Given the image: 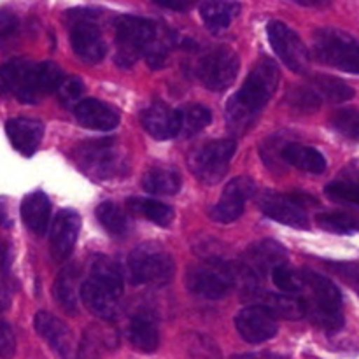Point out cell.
<instances>
[{
    "instance_id": "obj_1",
    "label": "cell",
    "mask_w": 359,
    "mask_h": 359,
    "mask_svg": "<svg viewBox=\"0 0 359 359\" xmlns=\"http://www.w3.org/2000/svg\"><path fill=\"white\" fill-rule=\"evenodd\" d=\"M279 77V67L272 58L265 56L252 67L245 83L226 104V121L230 130L244 133L256 121L259 112L276 93Z\"/></svg>"
},
{
    "instance_id": "obj_2",
    "label": "cell",
    "mask_w": 359,
    "mask_h": 359,
    "mask_svg": "<svg viewBox=\"0 0 359 359\" xmlns=\"http://www.w3.org/2000/svg\"><path fill=\"white\" fill-rule=\"evenodd\" d=\"M63 79L56 63L16 58L0 67V95H11L23 104H37L46 93L58 90Z\"/></svg>"
},
{
    "instance_id": "obj_3",
    "label": "cell",
    "mask_w": 359,
    "mask_h": 359,
    "mask_svg": "<svg viewBox=\"0 0 359 359\" xmlns=\"http://www.w3.org/2000/svg\"><path fill=\"white\" fill-rule=\"evenodd\" d=\"M116 65L130 69L135 65L156 39V25L147 18L121 16L116 20Z\"/></svg>"
},
{
    "instance_id": "obj_4",
    "label": "cell",
    "mask_w": 359,
    "mask_h": 359,
    "mask_svg": "<svg viewBox=\"0 0 359 359\" xmlns=\"http://www.w3.org/2000/svg\"><path fill=\"white\" fill-rule=\"evenodd\" d=\"M128 272L133 284L165 286L175 276V262L161 245L144 242L128 256Z\"/></svg>"
},
{
    "instance_id": "obj_5",
    "label": "cell",
    "mask_w": 359,
    "mask_h": 359,
    "mask_svg": "<svg viewBox=\"0 0 359 359\" xmlns=\"http://www.w3.org/2000/svg\"><path fill=\"white\" fill-rule=\"evenodd\" d=\"M314 56L321 63L349 74L359 72L358 41L340 28H319L314 34Z\"/></svg>"
},
{
    "instance_id": "obj_6",
    "label": "cell",
    "mask_w": 359,
    "mask_h": 359,
    "mask_svg": "<svg viewBox=\"0 0 359 359\" xmlns=\"http://www.w3.org/2000/svg\"><path fill=\"white\" fill-rule=\"evenodd\" d=\"M77 158H79V165L84 174L97 181L119 177L126 170L125 154L112 139L83 144L79 147Z\"/></svg>"
},
{
    "instance_id": "obj_7",
    "label": "cell",
    "mask_w": 359,
    "mask_h": 359,
    "mask_svg": "<svg viewBox=\"0 0 359 359\" xmlns=\"http://www.w3.org/2000/svg\"><path fill=\"white\" fill-rule=\"evenodd\" d=\"M235 284V270L219 259H209L205 263L191 266L186 273V286L196 297L207 300H219L226 297Z\"/></svg>"
},
{
    "instance_id": "obj_8",
    "label": "cell",
    "mask_w": 359,
    "mask_h": 359,
    "mask_svg": "<svg viewBox=\"0 0 359 359\" xmlns=\"http://www.w3.org/2000/svg\"><path fill=\"white\" fill-rule=\"evenodd\" d=\"M235 151L237 142L233 139L210 140L189 154V168L200 182L216 184L226 175Z\"/></svg>"
},
{
    "instance_id": "obj_9",
    "label": "cell",
    "mask_w": 359,
    "mask_h": 359,
    "mask_svg": "<svg viewBox=\"0 0 359 359\" xmlns=\"http://www.w3.org/2000/svg\"><path fill=\"white\" fill-rule=\"evenodd\" d=\"M70 44L74 53L86 63H98L107 53L102 32L95 21V11L79 9L69 14Z\"/></svg>"
},
{
    "instance_id": "obj_10",
    "label": "cell",
    "mask_w": 359,
    "mask_h": 359,
    "mask_svg": "<svg viewBox=\"0 0 359 359\" xmlns=\"http://www.w3.org/2000/svg\"><path fill=\"white\" fill-rule=\"evenodd\" d=\"M241 69V60L233 49L226 46L212 48L200 58L196 76L203 86L212 91H223L230 86Z\"/></svg>"
},
{
    "instance_id": "obj_11",
    "label": "cell",
    "mask_w": 359,
    "mask_h": 359,
    "mask_svg": "<svg viewBox=\"0 0 359 359\" xmlns=\"http://www.w3.org/2000/svg\"><path fill=\"white\" fill-rule=\"evenodd\" d=\"M266 34L273 51L287 69L293 70L294 74L307 72L311 67V55L297 32L291 30L283 21H270Z\"/></svg>"
},
{
    "instance_id": "obj_12",
    "label": "cell",
    "mask_w": 359,
    "mask_h": 359,
    "mask_svg": "<svg viewBox=\"0 0 359 359\" xmlns=\"http://www.w3.org/2000/svg\"><path fill=\"white\" fill-rule=\"evenodd\" d=\"M284 263H287L286 248L280 245L279 242L266 238V241H259L245 249L241 266L245 276L258 280Z\"/></svg>"
},
{
    "instance_id": "obj_13",
    "label": "cell",
    "mask_w": 359,
    "mask_h": 359,
    "mask_svg": "<svg viewBox=\"0 0 359 359\" xmlns=\"http://www.w3.org/2000/svg\"><path fill=\"white\" fill-rule=\"evenodd\" d=\"M256 193V184L252 179L244 177H235L233 181L228 182L223 189V196L219 202L212 207L210 210V217L216 223H233L238 217L244 214L245 202L251 198Z\"/></svg>"
},
{
    "instance_id": "obj_14",
    "label": "cell",
    "mask_w": 359,
    "mask_h": 359,
    "mask_svg": "<svg viewBox=\"0 0 359 359\" xmlns=\"http://www.w3.org/2000/svg\"><path fill=\"white\" fill-rule=\"evenodd\" d=\"M235 326L238 335L249 344H263L272 340L279 332L277 318L262 305H249L242 309L235 319Z\"/></svg>"
},
{
    "instance_id": "obj_15",
    "label": "cell",
    "mask_w": 359,
    "mask_h": 359,
    "mask_svg": "<svg viewBox=\"0 0 359 359\" xmlns=\"http://www.w3.org/2000/svg\"><path fill=\"white\" fill-rule=\"evenodd\" d=\"M259 209L270 219L297 230H309V217L294 196L265 191L259 196Z\"/></svg>"
},
{
    "instance_id": "obj_16",
    "label": "cell",
    "mask_w": 359,
    "mask_h": 359,
    "mask_svg": "<svg viewBox=\"0 0 359 359\" xmlns=\"http://www.w3.org/2000/svg\"><path fill=\"white\" fill-rule=\"evenodd\" d=\"M302 280L304 290H309V297H304V309H318V311H342V293L339 287L326 279L325 276L312 272V270H302Z\"/></svg>"
},
{
    "instance_id": "obj_17",
    "label": "cell",
    "mask_w": 359,
    "mask_h": 359,
    "mask_svg": "<svg viewBox=\"0 0 359 359\" xmlns=\"http://www.w3.org/2000/svg\"><path fill=\"white\" fill-rule=\"evenodd\" d=\"M34 326L39 335L49 344L53 351L62 359H77L76 342L72 332L63 321L49 312H37L34 318Z\"/></svg>"
},
{
    "instance_id": "obj_18",
    "label": "cell",
    "mask_w": 359,
    "mask_h": 359,
    "mask_svg": "<svg viewBox=\"0 0 359 359\" xmlns=\"http://www.w3.org/2000/svg\"><path fill=\"white\" fill-rule=\"evenodd\" d=\"M81 230V216L72 209H63L56 214L51 223V237H49V249L53 258L62 262L69 258L76 245Z\"/></svg>"
},
{
    "instance_id": "obj_19",
    "label": "cell",
    "mask_w": 359,
    "mask_h": 359,
    "mask_svg": "<svg viewBox=\"0 0 359 359\" xmlns=\"http://www.w3.org/2000/svg\"><path fill=\"white\" fill-rule=\"evenodd\" d=\"M144 128L158 140H168L179 133V111L168 107L163 102H153L140 114Z\"/></svg>"
},
{
    "instance_id": "obj_20",
    "label": "cell",
    "mask_w": 359,
    "mask_h": 359,
    "mask_svg": "<svg viewBox=\"0 0 359 359\" xmlns=\"http://www.w3.org/2000/svg\"><path fill=\"white\" fill-rule=\"evenodd\" d=\"M74 114L81 125L98 132H109L119 125V114L116 109L97 98H83L77 102Z\"/></svg>"
},
{
    "instance_id": "obj_21",
    "label": "cell",
    "mask_w": 359,
    "mask_h": 359,
    "mask_svg": "<svg viewBox=\"0 0 359 359\" xmlns=\"http://www.w3.org/2000/svg\"><path fill=\"white\" fill-rule=\"evenodd\" d=\"M6 133L18 153L32 156L41 146L44 125L32 118H13L6 123Z\"/></svg>"
},
{
    "instance_id": "obj_22",
    "label": "cell",
    "mask_w": 359,
    "mask_h": 359,
    "mask_svg": "<svg viewBox=\"0 0 359 359\" xmlns=\"http://www.w3.org/2000/svg\"><path fill=\"white\" fill-rule=\"evenodd\" d=\"M21 217L28 230L37 237H44L51 219V202L42 191L27 195L21 202Z\"/></svg>"
},
{
    "instance_id": "obj_23",
    "label": "cell",
    "mask_w": 359,
    "mask_h": 359,
    "mask_svg": "<svg viewBox=\"0 0 359 359\" xmlns=\"http://www.w3.org/2000/svg\"><path fill=\"white\" fill-rule=\"evenodd\" d=\"M79 297L88 311L93 312L98 318L105 319V321H111V319H114L118 316L119 298L112 297L107 290L100 287L91 279H86L81 284Z\"/></svg>"
},
{
    "instance_id": "obj_24",
    "label": "cell",
    "mask_w": 359,
    "mask_h": 359,
    "mask_svg": "<svg viewBox=\"0 0 359 359\" xmlns=\"http://www.w3.org/2000/svg\"><path fill=\"white\" fill-rule=\"evenodd\" d=\"M241 9L238 0H205L200 7V14L205 27L214 34H219L237 20Z\"/></svg>"
},
{
    "instance_id": "obj_25",
    "label": "cell",
    "mask_w": 359,
    "mask_h": 359,
    "mask_svg": "<svg viewBox=\"0 0 359 359\" xmlns=\"http://www.w3.org/2000/svg\"><path fill=\"white\" fill-rule=\"evenodd\" d=\"M130 344L140 353L151 354L160 347V330H158L156 321L147 314L133 316L128 325Z\"/></svg>"
},
{
    "instance_id": "obj_26",
    "label": "cell",
    "mask_w": 359,
    "mask_h": 359,
    "mask_svg": "<svg viewBox=\"0 0 359 359\" xmlns=\"http://www.w3.org/2000/svg\"><path fill=\"white\" fill-rule=\"evenodd\" d=\"M280 156L284 158V161L309 174H323L326 170V158L323 156V153L300 142L286 144L280 151Z\"/></svg>"
},
{
    "instance_id": "obj_27",
    "label": "cell",
    "mask_w": 359,
    "mask_h": 359,
    "mask_svg": "<svg viewBox=\"0 0 359 359\" xmlns=\"http://www.w3.org/2000/svg\"><path fill=\"white\" fill-rule=\"evenodd\" d=\"M258 304L262 307L269 309L273 316H280L286 319H302L304 318V300L298 294H286V293H269L256 294Z\"/></svg>"
},
{
    "instance_id": "obj_28",
    "label": "cell",
    "mask_w": 359,
    "mask_h": 359,
    "mask_svg": "<svg viewBox=\"0 0 359 359\" xmlns=\"http://www.w3.org/2000/svg\"><path fill=\"white\" fill-rule=\"evenodd\" d=\"M90 279L97 283L100 287L107 290L112 297L119 298L123 294V287H125L123 273L112 259L104 258V256L95 259L93 265H91Z\"/></svg>"
},
{
    "instance_id": "obj_29",
    "label": "cell",
    "mask_w": 359,
    "mask_h": 359,
    "mask_svg": "<svg viewBox=\"0 0 359 359\" xmlns=\"http://www.w3.org/2000/svg\"><path fill=\"white\" fill-rule=\"evenodd\" d=\"M181 186V175L170 168H151L142 177V188L149 195H175Z\"/></svg>"
},
{
    "instance_id": "obj_30",
    "label": "cell",
    "mask_w": 359,
    "mask_h": 359,
    "mask_svg": "<svg viewBox=\"0 0 359 359\" xmlns=\"http://www.w3.org/2000/svg\"><path fill=\"white\" fill-rule=\"evenodd\" d=\"M97 219L109 233L116 235V237H126L132 230V223H130L128 216L116 205L114 202H104L97 207Z\"/></svg>"
},
{
    "instance_id": "obj_31",
    "label": "cell",
    "mask_w": 359,
    "mask_h": 359,
    "mask_svg": "<svg viewBox=\"0 0 359 359\" xmlns=\"http://www.w3.org/2000/svg\"><path fill=\"white\" fill-rule=\"evenodd\" d=\"M128 205L132 207L135 212H139L140 216H144L146 219L153 221L158 226H170V223L174 221V209L170 205L163 202H158L153 198H135L130 200Z\"/></svg>"
},
{
    "instance_id": "obj_32",
    "label": "cell",
    "mask_w": 359,
    "mask_h": 359,
    "mask_svg": "<svg viewBox=\"0 0 359 359\" xmlns=\"http://www.w3.org/2000/svg\"><path fill=\"white\" fill-rule=\"evenodd\" d=\"M212 116L210 111L203 105H188L179 111V133L177 137H193L202 132L210 123Z\"/></svg>"
},
{
    "instance_id": "obj_33",
    "label": "cell",
    "mask_w": 359,
    "mask_h": 359,
    "mask_svg": "<svg viewBox=\"0 0 359 359\" xmlns=\"http://www.w3.org/2000/svg\"><path fill=\"white\" fill-rule=\"evenodd\" d=\"M77 272L76 269H65L62 273L58 276L55 284V298L62 309H65L69 314H76V307H77Z\"/></svg>"
},
{
    "instance_id": "obj_34",
    "label": "cell",
    "mask_w": 359,
    "mask_h": 359,
    "mask_svg": "<svg viewBox=\"0 0 359 359\" xmlns=\"http://www.w3.org/2000/svg\"><path fill=\"white\" fill-rule=\"evenodd\" d=\"M314 86L318 90V97H325L332 102H346L354 97V90L347 86L344 81L330 76H316Z\"/></svg>"
},
{
    "instance_id": "obj_35",
    "label": "cell",
    "mask_w": 359,
    "mask_h": 359,
    "mask_svg": "<svg viewBox=\"0 0 359 359\" xmlns=\"http://www.w3.org/2000/svg\"><path fill=\"white\" fill-rule=\"evenodd\" d=\"M270 273H272L273 284H276V287L280 291V293L298 294L304 291V280H302V273L291 269L287 263L276 266V269H273Z\"/></svg>"
},
{
    "instance_id": "obj_36",
    "label": "cell",
    "mask_w": 359,
    "mask_h": 359,
    "mask_svg": "<svg viewBox=\"0 0 359 359\" xmlns=\"http://www.w3.org/2000/svg\"><path fill=\"white\" fill-rule=\"evenodd\" d=\"M316 221H318L319 228L330 231V233L353 235L358 230V223L347 214H319Z\"/></svg>"
},
{
    "instance_id": "obj_37",
    "label": "cell",
    "mask_w": 359,
    "mask_h": 359,
    "mask_svg": "<svg viewBox=\"0 0 359 359\" xmlns=\"http://www.w3.org/2000/svg\"><path fill=\"white\" fill-rule=\"evenodd\" d=\"M325 191L326 195L332 200H335V202L349 203V205L354 207L359 203V188L356 179H353V181H349V179H346V181L339 179V181L326 186Z\"/></svg>"
},
{
    "instance_id": "obj_38",
    "label": "cell",
    "mask_w": 359,
    "mask_h": 359,
    "mask_svg": "<svg viewBox=\"0 0 359 359\" xmlns=\"http://www.w3.org/2000/svg\"><path fill=\"white\" fill-rule=\"evenodd\" d=\"M333 128L351 140H358L359 137V116L356 109H342L332 119Z\"/></svg>"
},
{
    "instance_id": "obj_39",
    "label": "cell",
    "mask_w": 359,
    "mask_h": 359,
    "mask_svg": "<svg viewBox=\"0 0 359 359\" xmlns=\"http://www.w3.org/2000/svg\"><path fill=\"white\" fill-rule=\"evenodd\" d=\"M56 91H58L63 104H77V102L83 100L84 84L79 77H65Z\"/></svg>"
},
{
    "instance_id": "obj_40",
    "label": "cell",
    "mask_w": 359,
    "mask_h": 359,
    "mask_svg": "<svg viewBox=\"0 0 359 359\" xmlns=\"http://www.w3.org/2000/svg\"><path fill=\"white\" fill-rule=\"evenodd\" d=\"M16 353V339L7 323L0 321V359H11Z\"/></svg>"
},
{
    "instance_id": "obj_41",
    "label": "cell",
    "mask_w": 359,
    "mask_h": 359,
    "mask_svg": "<svg viewBox=\"0 0 359 359\" xmlns=\"http://www.w3.org/2000/svg\"><path fill=\"white\" fill-rule=\"evenodd\" d=\"M294 100V105H298L300 109H304V111H309V109H316L319 107V104H321V98L318 97V93H314V91H298V93L291 95Z\"/></svg>"
},
{
    "instance_id": "obj_42",
    "label": "cell",
    "mask_w": 359,
    "mask_h": 359,
    "mask_svg": "<svg viewBox=\"0 0 359 359\" xmlns=\"http://www.w3.org/2000/svg\"><path fill=\"white\" fill-rule=\"evenodd\" d=\"M153 2L170 11H189L191 7H195L200 0H153Z\"/></svg>"
},
{
    "instance_id": "obj_43",
    "label": "cell",
    "mask_w": 359,
    "mask_h": 359,
    "mask_svg": "<svg viewBox=\"0 0 359 359\" xmlns=\"http://www.w3.org/2000/svg\"><path fill=\"white\" fill-rule=\"evenodd\" d=\"M18 27V20L14 14L6 13V11H0V39L7 37V35L13 34Z\"/></svg>"
},
{
    "instance_id": "obj_44",
    "label": "cell",
    "mask_w": 359,
    "mask_h": 359,
    "mask_svg": "<svg viewBox=\"0 0 359 359\" xmlns=\"http://www.w3.org/2000/svg\"><path fill=\"white\" fill-rule=\"evenodd\" d=\"M231 359H287L283 354L276 353H249V354H237Z\"/></svg>"
},
{
    "instance_id": "obj_45",
    "label": "cell",
    "mask_w": 359,
    "mask_h": 359,
    "mask_svg": "<svg viewBox=\"0 0 359 359\" xmlns=\"http://www.w3.org/2000/svg\"><path fill=\"white\" fill-rule=\"evenodd\" d=\"M0 226L11 228L13 226V217L9 214V207H7V200L0 198Z\"/></svg>"
},
{
    "instance_id": "obj_46",
    "label": "cell",
    "mask_w": 359,
    "mask_h": 359,
    "mask_svg": "<svg viewBox=\"0 0 359 359\" xmlns=\"http://www.w3.org/2000/svg\"><path fill=\"white\" fill-rule=\"evenodd\" d=\"M11 245L0 244V266L2 269H7L11 263Z\"/></svg>"
},
{
    "instance_id": "obj_47",
    "label": "cell",
    "mask_w": 359,
    "mask_h": 359,
    "mask_svg": "<svg viewBox=\"0 0 359 359\" xmlns=\"http://www.w3.org/2000/svg\"><path fill=\"white\" fill-rule=\"evenodd\" d=\"M291 2L300 4V6H305V7H318V6H325V4H328L330 0H291Z\"/></svg>"
},
{
    "instance_id": "obj_48",
    "label": "cell",
    "mask_w": 359,
    "mask_h": 359,
    "mask_svg": "<svg viewBox=\"0 0 359 359\" xmlns=\"http://www.w3.org/2000/svg\"><path fill=\"white\" fill-rule=\"evenodd\" d=\"M6 309V300L2 298V294H0V311H4Z\"/></svg>"
}]
</instances>
